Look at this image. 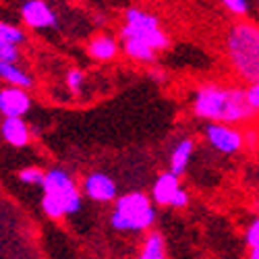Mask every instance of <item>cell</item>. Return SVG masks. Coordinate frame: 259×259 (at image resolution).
Listing matches in <instances>:
<instances>
[{
    "label": "cell",
    "instance_id": "obj_1",
    "mask_svg": "<svg viewBox=\"0 0 259 259\" xmlns=\"http://www.w3.org/2000/svg\"><path fill=\"white\" fill-rule=\"evenodd\" d=\"M191 110L205 122L247 124L259 112L247 98V88L222 83H203L191 94Z\"/></svg>",
    "mask_w": 259,
    "mask_h": 259
},
{
    "label": "cell",
    "instance_id": "obj_2",
    "mask_svg": "<svg viewBox=\"0 0 259 259\" xmlns=\"http://www.w3.org/2000/svg\"><path fill=\"white\" fill-rule=\"evenodd\" d=\"M224 52L232 73L241 81H259V23L236 19L224 33Z\"/></svg>",
    "mask_w": 259,
    "mask_h": 259
},
{
    "label": "cell",
    "instance_id": "obj_3",
    "mask_svg": "<svg viewBox=\"0 0 259 259\" xmlns=\"http://www.w3.org/2000/svg\"><path fill=\"white\" fill-rule=\"evenodd\" d=\"M41 193H44L41 195V209L52 220L77 213L83 205V193H79V187L75 185L71 175L62 168L46 170Z\"/></svg>",
    "mask_w": 259,
    "mask_h": 259
},
{
    "label": "cell",
    "instance_id": "obj_4",
    "mask_svg": "<svg viewBox=\"0 0 259 259\" xmlns=\"http://www.w3.org/2000/svg\"><path fill=\"white\" fill-rule=\"evenodd\" d=\"M156 222V201L141 191L116 197L110 213V226L118 232H145Z\"/></svg>",
    "mask_w": 259,
    "mask_h": 259
},
{
    "label": "cell",
    "instance_id": "obj_5",
    "mask_svg": "<svg viewBox=\"0 0 259 259\" xmlns=\"http://www.w3.org/2000/svg\"><path fill=\"white\" fill-rule=\"evenodd\" d=\"M120 37H137L147 41L158 52H164L170 48V37L162 29V23L156 15L141 7H128L122 15V27Z\"/></svg>",
    "mask_w": 259,
    "mask_h": 259
},
{
    "label": "cell",
    "instance_id": "obj_6",
    "mask_svg": "<svg viewBox=\"0 0 259 259\" xmlns=\"http://www.w3.org/2000/svg\"><path fill=\"white\" fill-rule=\"evenodd\" d=\"M205 141L224 156H234L239 154L245 141V135L236 128V124H226V122H205L203 128Z\"/></svg>",
    "mask_w": 259,
    "mask_h": 259
},
{
    "label": "cell",
    "instance_id": "obj_7",
    "mask_svg": "<svg viewBox=\"0 0 259 259\" xmlns=\"http://www.w3.org/2000/svg\"><path fill=\"white\" fill-rule=\"evenodd\" d=\"M19 15H21L23 25L29 27L31 31L44 33V31H54L60 27L56 11L46 0H23V5L19 9Z\"/></svg>",
    "mask_w": 259,
    "mask_h": 259
},
{
    "label": "cell",
    "instance_id": "obj_8",
    "mask_svg": "<svg viewBox=\"0 0 259 259\" xmlns=\"http://www.w3.org/2000/svg\"><path fill=\"white\" fill-rule=\"evenodd\" d=\"M81 191L88 199L98 201V203H110V201H116L118 197V187L114 179L108 177L106 172H90L83 179Z\"/></svg>",
    "mask_w": 259,
    "mask_h": 259
},
{
    "label": "cell",
    "instance_id": "obj_9",
    "mask_svg": "<svg viewBox=\"0 0 259 259\" xmlns=\"http://www.w3.org/2000/svg\"><path fill=\"white\" fill-rule=\"evenodd\" d=\"M29 90L17 88V85H5L0 90V114L3 116H25L31 110Z\"/></svg>",
    "mask_w": 259,
    "mask_h": 259
},
{
    "label": "cell",
    "instance_id": "obj_10",
    "mask_svg": "<svg viewBox=\"0 0 259 259\" xmlns=\"http://www.w3.org/2000/svg\"><path fill=\"white\" fill-rule=\"evenodd\" d=\"M179 191H181V177L175 175L172 170H168V172H162V175L154 181L149 195H152V199L156 201V205L172 207V201H175Z\"/></svg>",
    "mask_w": 259,
    "mask_h": 259
},
{
    "label": "cell",
    "instance_id": "obj_11",
    "mask_svg": "<svg viewBox=\"0 0 259 259\" xmlns=\"http://www.w3.org/2000/svg\"><path fill=\"white\" fill-rule=\"evenodd\" d=\"M0 135L11 147H25L31 141V128L23 116H3Z\"/></svg>",
    "mask_w": 259,
    "mask_h": 259
},
{
    "label": "cell",
    "instance_id": "obj_12",
    "mask_svg": "<svg viewBox=\"0 0 259 259\" xmlns=\"http://www.w3.org/2000/svg\"><path fill=\"white\" fill-rule=\"evenodd\" d=\"M122 46L118 44V39L110 33H96L88 41V54L96 62H110L118 56Z\"/></svg>",
    "mask_w": 259,
    "mask_h": 259
},
{
    "label": "cell",
    "instance_id": "obj_13",
    "mask_svg": "<svg viewBox=\"0 0 259 259\" xmlns=\"http://www.w3.org/2000/svg\"><path fill=\"white\" fill-rule=\"evenodd\" d=\"M120 46H122V52L128 60L133 62H139V64H156L158 60V50L152 48L143 39H137V37H120Z\"/></svg>",
    "mask_w": 259,
    "mask_h": 259
},
{
    "label": "cell",
    "instance_id": "obj_14",
    "mask_svg": "<svg viewBox=\"0 0 259 259\" xmlns=\"http://www.w3.org/2000/svg\"><path fill=\"white\" fill-rule=\"evenodd\" d=\"M0 79L7 85H17V88L31 90L35 85V79L29 71L19 67V62H0Z\"/></svg>",
    "mask_w": 259,
    "mask_h": 259
},
{
    "label": "cell",
    "instance_id": "obj_15",
    "mask_svg": "<svg viewBox=\"0 0 259 259\" xmlns=\"http://www.w3.org/2000/svg\"><path fill=\"white\" fill-rule=\"evenodd\" d=\"M193 152H195V141H193L191 137L181 139L175 145V149H172V154H170V170L175 172V175L183 177L185 170L189 168V162H191Z\"/></svg>",
    "mask_w": 259,
    "mask_h": 259
},
{
    "label": "cell",
    "instance_id": "obj_16",
    "mask_svg": "<svg viewBox=\"0 0 259 259\" xmlns=\"http://www.w3.org/2000/svg\"><path fill=\"white\" fill-rule=\"evenodd\" d=\"M137 259H166V241L164 234L158 230H149L145 234V241L139 249Z\"/></svg>",
    "mask_w": 259,
    "mask_h": 259
},
{
    "label": "cell",
    "instance_id": "obj_17",
    "mask_svg": "<svg viewBox=\"0 0 259 259\" xmlns=\"http://www.w3.org/2000/svg\"><path fill=\"white\" fill-rule=\"evenodd\" d=\"M23 27L17 25V23H11V21H3V23H0V41H9V44L23 46L27 41V31Z\"/></svg>",
    "mask_w": 259,
    "mask_h": 259
},
{
    "label": "cell",
    "instance_id": "obj_18",
    "mask_svg": "<svg viewBox=\"0 0 259 259\" xmlns=\"http://www.w3.org/2000/svg\"><path fill=\"white\" fill-rule=\"evenodd\" d=\"M17 179L23 185H39L41 187V183H44V179H46V172L39 166H25V168L19 170Z\"/></svg>",
    "mask_w": 259,
    "mask_h": 259
},
{
    "label": "cell",
    "instance_id": "obj_19",
    "mask_svg": "<svg viewBox=\"0 0 259 259\" xmlns=\"http://www.w3.org/2000/svg\"><path fill=\"white\" fill-rule=\"evenodd\" d=\"M222 7L234 17V19H247L249 11H251V3L249 0H220Z\"/></svg>",
    "mask_w": 259,
    "mask_h": 259
},
{
    "label": "cell",
    "instance_id": "obj_20",
    "mask_svg": "<svg viewBox=\"0 0 259 259\" xmlns=\"http://www.w3.org/2000/svg\"><path fill=\"white\" fill-rule=\"evenodd\" d=\"M64 85H67V90L71 94H81L83 92V85H85V73L81 69H71L64 77Z\"/></svg>",
    "mask_w": 259,
    "mask_h": 259
},
{
    "label": "cell",
    "instance_id": "obj_21",
    "mask_svg": "<svg viewBox=\"0 0 259 259\" xmlns=\"http://www.w3.org/2000/svg\"><path fill=\"white\" fill-rule=\"evenodd\" d=\"M21 60V46L0 41V62H19Z\"/></svg>",
    "mask_w": 259,
    "mask_h": 259
},
{
    "label": "cell",
    "instance_id": "obj_22",
    "mask_svg": "<svg viewBox=\"0 0 259 259\" xmlns=\"http://www.w3.org/2000/svg\"><path fill=\"white\" fill-rule=\"evenodd\" d=\"M245 241L249 247H259V218H255L251 222V226L245 232Z\"/></svg>",
    "mask_w": 259,
    "mask_h": 259
},
{
    "label": "cell",
    "instance_id": "obj_23",
    "mask_svg": "<svg viewBox=\"0 0 259 259\" xmlns=\"http://www.w3.org/2000/svg\"><path fill=\"white\" fill-rule=\"evenodd\" d=\"M247 98H249L251 106L259 112V81H255V83H247Z\"/></svg>",
    "mask_w": 259,
    "mask_h": 259
},
{
    "label": "cell",
    "instance_id": "obj_24",
    "mask_svg": "<svg viewBox=\"0 0 259 259\" xmlns=\"http://www.w3.org/2000/svg\"><path fill=\"white\" fill-rule=\"evenodd\" d=\"M189 205V193L181 187V191L177 193V197H175V201H172V207H177V209H183V207H187Z\"/></svg>",
    "mask_w": 259,
    "mask_h": 259
},
{
    "label": "cell",
    "instance_id": "obj_25",
    "mask_svg": "<svg viewBox=\"0 0 259 259\" xmlns=\"http://www.w3.org/2000/svg\"><path fill=\"white\" fill-rule=\"evenodd\" d=\"M149 77H152L154 81H158V83H164L166 81V73L162 69H149Z\"/></svg>",
    "mask_w": 259,
    "mask_h": 259
},
{
    "label": "cell",
    "instance_id": "obj_26",
    "mask_svg": "<svg viewBox=\"0 0 259 259\" xmlns=\"http://www.w3.org/2000/svg\"><path fill=\"white\" fill-rule=\"evenodd\" d=\"M245 141H247L249 145H255V141H257V133H255V131H245Z\"/></svg>",
    "mask_w": 259,
    "mask_h": 259
},
{
    "label": "cell",
    "instance_id": "obj_27",
    "mask_svg": "<svg viewBox=\"0 0 259 259\" xmlns=\"http://www.w3.org/2000/svg\"><path fill=\"white\" fill-rule=\"evenodd\" d=\"M249 259H259V247H251V251H249Z\"/></svg>",
    "mask_w": 259,
    "mask_h": 259
}]
</instances>
